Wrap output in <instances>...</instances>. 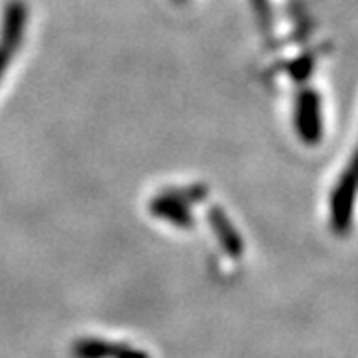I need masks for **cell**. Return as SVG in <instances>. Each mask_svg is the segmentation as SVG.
<instances>
[{"label": "cell", "instance_id": "obj_1", "mask_svg": "<svg viewBox=\"0 0 358 358\" xmlns=\"http://www.w3.org/2000/svg\"><path fill=\"white\" fill-rule=\"evenodd\" d=\"M358 192V154L341 178L331 201V221L336 233H346L352 221V207Z\"/></svg>", "mask_w": 358, "mask_h": 358}, {"label": "cell", "instance_id": "obj_2", "mask_svg": "<svg viewBox=\"0 0 358 358\" xmlns=\"http://www.w3.org/2000/svg\"><path fill=\"white\" fill-rule=\"evenodd\" d=\"M299 131L308 141L319 140L320 136V106L315 92H307L299 103Z\"/></svg>", "mask_w": 358, "mask_h": 358}]
</instances>
